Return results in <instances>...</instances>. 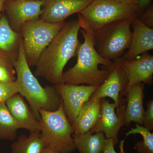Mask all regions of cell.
I'll use <instances>...</instances> for the list:
<instances>
[{"label": "cell", "instance_id": "4fadbf2b", "mask_svg": "<svg viewBox=\"0 0 153 153\" xmlns=\"http://www.w3.org/2000/svg\"><path fill=\"white\" fill-rule=\"evenodd\" d=\"M121 65L128 79L126 91L132 85L139 82L149 85L153 84V56L148 52L131 60H126L123 57Z\"/></svg>", "mask_w": 153, "mask_h": 153}, {"label": "cell", "instance_id": "3957f363", "mask_svg": "<svg viewBox=\"0 0 153 153\" xmlns=\"http://www.w3.org/2000/svg\"><path fill=\"white\" fill-rule=\"evenodd\" d=\"M13 66L17 74L16 81L19 86V93L27 100L38 120L40 119V109L52 111L59 108L62 99L55 86L42 87L30 70L25 57L21 36L18 55Z\"/></svg>", "mask_w": 153, "mask_h": 153}, {"label": "cell", "instance_id": "4dcf8cb0", "mask_svg": "<svg viewBox=\"0 0 153 153\" xmlns=\"http://www.w3.org/2000/svg\"><path fill=\"white\" fill-rule=\"evenodd\" d=\"M4 1V0H0V13H1V10Z\"/></svg>", "mask_w": 153, "mask_h": 153}, {"label": "cell", "instance_id": "4316f807", "mask_svg": "<svg viewBox=\"0 0 153 153\" xmlns=\"http://www.w3.org/2000/svg\"><path fill=\"white\" fill-rule=\"evenodd\" d=\"M141 22L144 25L147 26L149 27L153 28V6L150 7L146 11L140 19H139Z\"/></svg>", "mask_w": 153, "mask_h": 153}, {"label": "cell", "instance_id": "8992f818", "mask_svg": "<svg viewBox=\"0 0 153 153\" xmlns=\"http://www.w3.org/2000/svg\"><path fill=\"white\" fill-rule=\"evenodd\" d=\"M65 23V22L49 23L39 19L27 22L22 26L20 35L29 67L36 66L41 53L57 36Z\"/></svg>", "mask_w": 153, "mask_h": 153}, {"label": "cell", "instance_id": "9c48e42d", "mask_svg": "<svg viewBox=\"0 0 153 153\" xmlns=\"http://www.w3.org/2000/svg\"><path fill=\"white\" fill-rule=\"evenodd\" d=\"M126 105L122 104L120 99V103L117 113L115 109L116 104L111 103L108 100L105 98L101 100L100 117L98 122L89 131L91 134H93L99 132H102L106 139H113L114 147L118 143V134L121 128L125 125L124 115Z\"/></svg>", "mask_w": 153, "mask_h": 153}, {"label": "cell", "instance_id": "d4e9b609", "mask_svg": "<svg viewBox=\"0 0 153 153\" xmlns=\"http://www.w3.org/2000/svg\"><path fill=\"white\" fill-rule=\"evenodd\" d=\"M143 126L149 131L153 129V100L147 102V109L145 111L143 118Z\"/></svg>", "mask_w": 153, "mask_h": 153}, {"label": "cell", "instance_id": "ba28073f", "mask_svg": "<svg viewBox=\"0 0 153 153\" xmlns=\"http://www.w3.org/2000/svg\"><path fill=\"white\" fill-rule=\"evenodd\" d=\"M54 86L61 97L64 112L71 125L82 105L88 101L98 86L69 85L63 82Z\"/></svg>", "mask_w": 153, "mask_h": 153}, {"label": "cell", "instance_id": "52a82bcc", "mask_svg": "<svg viewBox=\"0 0 153 153\" xmlns=\"http://www.w3.org/2000/svg\"><path fill=\"white\" fill-rule=\"evenodd\" d=\"M138 12L135 1L93 0L79 14L91 31L94 32L112 22L137 17Z\"/></svg>", "mask_w": 153, "mask_h": 153}, {"label": "cell", "instance_id": "e0dca14e", "mask_svg": "<svg viewBox=\"0 0 153 153\" xmlns=\"http://www.w3.org/2000/svg\"><path fill=\"white\" fill-rule=\"evenodd\" d=\"M101 100H93L83 104L71 124L74 134L81 135L86 133L97 124L100 117Z\"/></svg>", "mask_w": 153, "mask_h": 153}, {"label": "cell", "instance_id": "484cf974", "mask_svg": "<svg viewBox=\"0 0 153 153\" xmlns=\"http://www.w3.org/2000/svg\"><path fill=\"white\" fill-rule=\"evenodd\" d=\"M125 140L122 141L120 145V152L117 153L114 149L113 139L112 138H108L105 139L104 149L102 153H125L124 150V142Z\"/></svg>", "mask_w": 153, "mask_h": 153}, {"label": "cell", "instance_id": "277c9868", "mask_svg": "<svg viewBox=\"0 0 153 153\" xmlns=\"http://www.w3.org/2000/svg\"><path fill=\"white\" fill-rule=\"evenodd\" d=\"M40 134L45 147L57 153H72L76 149L74 130L66 117L63 102L55 111L39 110Z\"/></svg>", "mask_w": 153, "mask_h": 153}, {"label": "cell", "instance_id": "2e32d148", "mask_svg": "<svg viewBox=\"0 0 153 153\" xmlns=\"http://www.w3.org/2000/svg\"><path fill=\"white\" fill-rule=\"evenodd\" d=\"M145 84L139 82L132 85L126 91L127 105L125 111V125L128 126L131 122L143 125L145 112L143 100L145 97Z\"/></svg>", "mask_w": 153, "mask_h": 153}, {"label": "cell", "instance_id": "ac0fdd59", "mask_svg": "<svg viewBox=\"0 0 153 153\" xmlns=\"http://www.w3.org/2000/svg\"><path fill=\"white\" fill-rule=\"evenodd\" d=\"M20 38V33L13 30L7 18H0V55L13 64L16 59L14 57L16 50L19 48Z\"/></svg>", "mask_w": 153, "mask_h": 153}, {"label": "cell", "instance_id": "30bf717a", "mask_svg": "<svg viewBox=\"0 0 153 153\" xmlns=\"http://www.w3.org/2000/svg\"><path fill=\"white\" fill-rule=\"evenodd\" d=\"M123 57L114 60L112 66L108 68L109 74L104 82L97 88L91 96L88 101L93 100L110 97L116 104L117 109L120 103V94L124 95L128 79L122 66Z\"/></svg>", "mask_w": 153, "mask_h": 153}, {"label": "cell", "instance_id": "d6986e66", "mask_svg": "<svg viewBox=\"0 0 153 153\" xmlns=\"http://www.w3.org/2000/svg\"><path fill=\"white\" fill-rule=\"evenodd\" d=\"M72 137L76 149L80 153H102L106 139L102 132L91 134L88 131L81 135L73 134Z\"/></svg>", "mask_w": 153, "mask_h": 153}, {"label": "cell", "instance_id": "603a6c76", "mask_svg": "<svg viewBox=\"0 0 153 153\" xmlns=\"http://www.w3.org/2000/svg\"><path fill=\"white\" fill-rule=\"evenodd\" d=\"M13 64L6 57L0 55V83H10L15 82L16 70Z\"/></svg>", "mask_w": 153, "mask_h": 153}, {"label": "cell", "instance_id": "9a60e30c", "mask_svg": "<svg viewBox=\"0 0 153 153\" xmlns=\"http://www.w3.org/2000/svg\"><path fill=\"white\" fill-rule=\"evenodd\" d=\"M5 104L20 128L27 130L30 133L40 131L39 121L25 102L23 96L18 93L14 94L7 100Z\"/></svg>", "mask_w": 153, "mask_h": 153}, {"label": "cell", "instance_id": "7402d4cb", "mask_svg": "<svg viewBox=\"0 0 153 153\" xmlns=\"http://www.w3.org/2000/svg\"><path fill=\"white\" fill-rule=\"evenodd\" d=\"M135 126V128H131L126 133L125 139L132 134H140L142 136L143 140L137 142L134 145V149L137 153H153V133L138 124H136Z\"/></svg>", "mask_w": 153, "mask_h": 153}, {"label": "cell", "instance_id": "7c38bea8", "mask_svg": "<svg viewBox=\"0 0 153 153\" xmlns=\"http://www.w3.org/2000/svg\"><path fill=\"white\" fill-rule=\"evenodd\" d=\"M93 0H46L41 19L51 23L65 22L71 15L81 11Z\"/></svg>", "mask_w": 153, "mask_h": 153}, {"label": "cell", "instance_id": "44dd1931", "mask_svg": "<svg viewBox=\"0 0 153 153\" xmlns=\"http://www.w3.org/2000/svg\"><path fill=\"white\" fill-rule=\"evenodd\" d=\"M19 128L16 121L11 114L5 103L0 105V139L14 140Z\"/></svg>", "mask_w": 153, "mask_h": 153}, {"label": "cell", "instance_id": "836d02e7", "mask_svg": "<svg viewBox=\"0 0 153 153\" xmlns=\"http://www.w3.org/2000/svg\"></svg>", "mask_w": 153, "mask_h": 153}, {"label": "cell", "instance_id": "8fae6325", "mask_svg": "<svg viewBox=\"0 0 153 153\" xmlns=\"http://www.w3.org/2000/svg\"><path fill=\"white\" fill-rule=\"evenodd\" d=\"M46 0L27 1L11 0L7 5V11L10 20V25L17 33L24 24L38 20L43 13L42 7Z\"/></svg>", "mask_w": 153, "mask_h": 153}, {"label": "cell", "instance_id": "f546056e", "mask_svg": "<svg viewBox=\"0 0 153 153\" xmlns=\"http://www.w3.org/2000/svg\"><path fill=\"white\" fill-rule=\"evenodd\" d=\"M115 1L121 2H131L135 1V0H115Z\"/></svg>", "mask_w": 153, "mask_h": 153}, {"label": "cell", "instance_id": "1f68e13d", "mask_svg": "<svg viewBox=\"0 0 153 153\" xmlns=\"http://www.w3.org/2000/svg\"><path fill=\"white\" fill-rule=\"evenodd\" d=\"M27 1H38V0H27Z\"/></svg>", "mask_w": 153, "mask_h": 153}, {"label": "cell", "instance_id": "5bb4252c", "mask_svg": "<svg viewBox=\"0 0 153 153\" xmlns=\"http://www.w3.org/2000/svg\"><path fill=\"white\" fill-rule=\"evenodd\" d=\"M131 43L128 51L124 54V59L131 60L153 49V29L148 27L136 17L132 21Z\"/></svg>", "mask_w": 153, "mask_h": 153}, {"label": "cell", "instance_id": "cb8c5ba5", "mask_svg": "<svg viewBox=\"0 0 153 153\" xmlns=\"http://www.w3.org/2000/svg\"><path fill=\"white\" fill-rule=\"evenodd\" d=\"M19 93L16 81L10 83H0V105L5 103L10 97Z\"/></svg>", "mask_w": 153, "mask_h": 153}, {"label": "cell", "instance_id": "ffe728a7", "mask_svg": "<svg viewBox=\"0 0 153 153\" xmlns=\"http://www.w3.org/2000/svg\"><path fill=\"white\" fill-rule=\"evenodd\" d=\"M45 145L40 132L22 135L11 145L10 153H42Z\"/></svg>", "mask_w": 153, "mask_h": 153}, {"label": "cell", "instance_id": "7a4b0ae2", "mask_svg": "<svg viewBox=\"0 0 153 153\" xmlns=\"http://www.w3.org/2000/svg\"><path fill=\"white\" fill-rule=\"evenodd\" d=\"M78 20L84 42L79 45L76 64L62 74V81L69 85L81 84L89 85H101L109 74V68L113 61L101 57L96 50L92 31L78 13Z\"/></svg>", "mask_w": 153, "mask_h": 153}, {"label": "cell", "instance_id": "d6a6232c", "mask_svg": "<svg viewBox=\"0 0 153 153\" xmlns=\"http://www.w3.org/2000/svg\"><path fill=\"white\" fill-rule=\"evenodd\" d=\"M7 153L4 152V153Z\"/></svg>", "mask_w": 153, "mask_h": 153}, {"label": "cell", "instance_id": "6da1fadb", "mask_svg": "<svg viewBox=\"0 0 153 153\" xmlns=\"http://www.w3.org/2000/svg\"><path fill=\"white\" fill-rule=\"evenodd\" d=\"M80 28L78 20L65 23L40 55L36 65V76L43 77L54 85L63 82V68L76 55L81 44L78 38Z\"/></svg>", "mask_w": 153, "mask_h": 153}, {"label": "cell", "instance_id": "f1b7e54d", "mask_svg": "<svg viewBox=\"0 0 153 153\" xmlns=\"http://www.w3.org/2000/svg\"><path fill=\"white\" fill-rule=\"evenodd\" d=\"M42 153H57V152L51 149H49V148L45 147L43 150V152Z\"/></svg>", "mask_w": 153, "mask_h": 153}, {"label": "cell", "instance_id": "5b68a950", "mask_svg": "<svg viewBox=\"0 0 153 153\" xmlns=\"http://www.w3.org/2000/svg\"><path fill=\"white\" fill-rule=\"evenodd\" d=\"M134 18L116 21L94 32L91 31L94 47L99 55L111 61L122 57L130 46L131 27Z\"/></svg>", "mask_w": 153, "mask_h": 153}, {"label": "cell", "instance_id": "83f0119b", "mask_svg": "<svg viewBox=\"0 0 153 153\" xmlns=\"http://www.w3.org/2000/svg\"><path fill=\"white\" fill-rule=\"evenodd\" d=\"M135 1L139 11L147 7L150 3L151 0H135Z\"/></svg>", "mask_w": 153, "mask_h": 153}]
</instances>
